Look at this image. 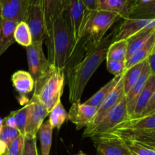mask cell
Masks as SVG:
<instances>
[{"mask_svg": "<svg viewBox=\"0 0 155 155\" xmlns=\"http://www.w3.org/2000/svg\"><path fill=\"white\" fill-rule=\"evenodd\" d=\"M111 43L108 37H104L99 44L86 51L84 56L72 67L65 70V77L69 89V101L74 103L80 101L88 82L106 59L107 51Z\"/></svg>", "mask_w": 155, "mask_h": 155, "instance_id": "1", "label": "cell"}, {"mask_svg": "<svg viewBox=\"0 0 155 155\" xmlns=\"http://www.w3.org/2000/svg\"><path fill=\"white\" fill-rule=\"evenodd\" d=\"M48 60L51 65L65 71L74 54V40L64 15L53 24L51 31L45 37Z\"/></svg>", "mask_w": 155, "mask_h": 155, "instance_id": "2", "label": "cell"}, {"mask_svg": "<svg viewBox=\"0 0 155 155\" xmlns=\"http://www.w3.org/2000/svg\"><path fill=\"white\" fill-rule=\"evenodd\" d=\"M120 19H122L120 15L114 12L87 10L83 23L81 39L73 57L79 48L86 51L99 44L104 38L107 30Z\"/></svg>", "mask_w": 155, "mask_h": 155, "instance_id": "3", "label": "cell"}, {"mask_svg": "<svg viewBox=\"0 0 155 155\" xmlns=\"http://www.w3.org/2000/svg\"><path fill=\"white\" fill-rule=\"evenodd\" d=\"M65 83V71L51 65L46 74L34 83L33 97L40 101L49 112L61 101Z\"/></svg>", "mask_w": 155, "mask_h": 155, "instance_id": "4", "label": "cell"}, {"mask_svg": "<svg viewBox=\"0 0 155 155\" xmlns=\"http://www.w3.org/2000/svg\"><path fill=\"white\" fill-rule=\"evenodd\" d=\"M129 119L126 97L110 110L108 114L101 120V122L89 131H84L83 137L92 138L101 136L114 129L119 124Z\"/></svg>", "mask_w": 155, "mask_h": 155, "instance_id": "5", "label": "cell"}, {"mask_svg": "<svg viewBox=\"0 0 155 155\" xmlns=\"http://www.w3.org/2000/svg\"><path fill=\"white\" fill-rule=\"evenodd\" d=\"M64 16L68 21V25H69L70 30L72 34L74 45V54L77 45H79L81 39L83 23H84L85 16H86L87 9L83 0H64Z\"/></svg>", "mask_w": 155, "mask_h": 155, "instance_id": "6", "label": "cell"}, {"mask_svg": "<svg viewBox=\"0 0 155 155\" xmlns=\"http://www.w3.org/2000/svg\"><path fill=\"white\" fill-rule=\"evenodd\" d=\"M41 42H33L27 47V57L29 73L34 80V83L43 77L49 71L51 64L45 57Z\"/></svg>", "mask_w": 155, "mask_h": 155, "instance_id": "7", "label": "cell"}, {"mask_svg": "<svg viewBox=\"0 0 155 155\" xmlns=\"http://www.w3.org/2000/svg\"><path fill=\"white\" fill-rule=\"evenodd\" d=\"M91 139L101 155H133L125 142L114 135L106 133Z\"/></svg>", "mask_w": 155, "mask_h": 155, "instance_id": "8", "label": "cell"}, {"mask_svg": "<svg viewBox=\"0 0 155 155\" xmlns=\"http://www.w3.org/2000/svg\"><path fill=\"white\" fill-rule=\"evenodd\" d=\"M29 102L30 104V108L24 137L36 138L41 125L44 123L46 117L49 115V112L46 107L34 97H32Z\"/></svg>", "mask_w": 155, "mask_h": 155, "instance_id": "9", "label": "cell"}, {"mask_svg": "<svg viewBox=\"0 0 155 155\" xmlns=\"http://www.w3.org/2000/svg\"><path fill=\"white\" fill-rule=\"evenodd\" d=\"M124 96H125V93H124V76H123L121 80H120L116 87L112 91L111 93L106 98V99L103 101L102 104L99 106L94 118L89 123V125L85 128L84 131H89V130L94 128L95 126L98 125L101 122V120L110 112V110L114 107H115L121 101V99Z\"/></svg>", "mask_w": 155, "mask_h": 155, "instance_id": "10", "label": "cell"}, {"mask_svg": "<svg viewBox=\"0 0 155 155\" xmlns=\"http://www.w3.org/2000/svg\"><path fill=\"white\" fill-rule=\"evenodd\" d=\"M97 110L98 107L77 101L71 104V109L68 112V120L75 124L77 130H80L86 128L89 125L95 117Z\"/></svg>", "mask_w": 155, "mask_h": 155, "instance_id": "11", "label": "cell"}, {"mask_svg": "<svg viewBox=\"0 0 155 155\" xmlns=\"http://www.w3.org/2000/svg\"><path fill=\"white\" fill-rule=\"evenodd\" d=\"M28 8L26 0H0V18L18 23L25 21Z\"/></svg>", "mask_w": 155, "mask_h": 155, "instance_id": "12", "label": "cell"}, {"mask_svg": "<svg viewBox=\"0 0 155 155\" xmlns=\"http://www.w3.org/2000/svg\"><path fill=\"white\" fill-rule=\"evenodd\" d=\"M25 22L31 32L33 42H43L46 36L45 21L41 6H30Z\"/></svg>", "mask_w": 155, "mask_h": 155, "instance_id": "13", "label": "cell"}, {"mask_svg": "<svg viewBox=\"0 0 155 155\" xmlns=\"http://www.w3.org/2000/svg\"><path fill=\"white\" fill-rule=\"evenodd\" d=\"M40 6L43 13L47 36L51 33L53 24L56 20L64 15V0H42Z\"/></svg>", "mask_w": 155, "mask_h": 155, "instance_id": "14", "label": "cell"}, {"mask_svg": "<svg viewBox=\"0 0 155 155\" xmlns=\"http://www.w3.org/2000/svg\"><path fill=\"white\" fill-rule=\"evenodd\" d=\"M154 19H136L126 18L120 26L113 41L127 40L139 32L148 27Z\"/></svg>", "mask_w": 155, "mask_h": 155, "instance_id": "15", "label": "cell"}, {"mask_svg": "<svg viewBox=\"0 0 155 155\" xmlns=\"http://www.w3.org/2000/svg\"><path fill=\"white\" fill-rule=\"evenodd\" d=\"M151 74V71H150L149 65H148L147 60H145V62H144L143 68H142V73H141L139 80L136 82V84L134 85V86L132 88L131 90L128 92V94L125 95L129 118L133 115L138 98H139L142 91L143 90L144 87H145V84H146Z\"/></svg>", "mask_w": 155, "mask_h": 155, "instance_id": "16", "label": "cell"}, {"mask_svg": "<svg viewBox=\"0 0 155 155\" xmlns=\"http://www.w3.org/2000/svg\"><path fill=\"white\" fill-rule=\"evenodd\" d=\"M155 130V114L141 117L136 119H128L113 129L114 131H150Z\"/></svg>", "mask_w": 155, "mask_h": 155, "instance_id": "17", "label": "cell"}, {"mask_svg": "<svg viewBox=\"0 0 155 155\" xmlns=\"http://www.w3.org/2000/svg\"><path fill=\"white\" fill-rule=\"evenodd\" d=\"M107 133L114 135L120 139L133 141L148 148H155V130L139 132L114 131Z\"/></svg>", "mask_w": 155, "mask_h": 155, "instance_id": "18", "label": "cell"}, {"mask_svg": "<svg viewBox=\"0 0 155 155\" xmlns=\"http://www.w3.org/2000/svg\"><path fill=\"white\" fill-rule=\"evenodd\" d=\"M155 31V19L152 21L149 26L142 31L139 32L136 35L127 39V52L126 57V61L136 52L140 48H142L144 44L148 40L153 33Z\"/></svg>", "mask_w": 155, "mask_h": 155, "instance_id": "19", "label": "cell"}, {"mask_svg": "<svg viewBox=\"0 0 155 155\" xmlns=\"http://www.w3.org/2000/svg\"><path fill=\"white\" fill-rule=\"evenodd\" d=\"M127 18L155 19V0L147 3L139 0H132Z\"/></svg>", "mask_w": 155, "mask_h": 155, "instance_id": "20", "label": "cell"}, {"mask_svg": "<svg viewBox=\"0 0 155 155\" xmlns=\"http://www.w3.org/2000/svg\"><path fill=\"white\" fill-rule=\"evenodd\" d=\"M155 90V75L151 74L136 102L133 115L129 119L140 117Z\"/></svg>", "mask_w": 155, "mask_h": 155, "instance_id": "21", "label": "cell"}, {"mask_svg": "<svg viewBox=\"0 0 155 155\" xmlns=\"http://www.w3.org/2000/svg\"><path fill=\"white\" fill-rule=\"evenodd\" d=\"M12 82L15 90L22 97L34 89V80L27 71H18L14 73Z\"/></svg>", "mask_w": 155, "mask_h": 155, "instance_id": "22", "label": "cell"}, {"mask_svg": "<svg viewBox=\"0 0 155 155\" xmlns=\"http://www.w3.org/2000/svg\"><path fill=\"white\" fill-rule=\"evenodd\" d=\"M18 22L10 20H2L0 21V57L9 48L11 45L15 42V27Z\"/></svg>", "mask_w": 155, "mask_h": 155, "instance_id": "23", "label": "cell"}, {"mask_svg": "<svg viewBox=\"0 0 155 155\" xmlns=\"http://www.w3.org/2000/svg\"><path fill=\"white\" fill-rule=\"evenodd\" d=\"M98 10L114 12L122 19L127 18L132 0H97Z\"/></svg>", "mask_w": 155, "mask_h": 155, "instance_id": "24", "label": "cell"}, {"mask_svg": "<svg viewBox=\"0 0 155 155\" xmlns=\"http://www.w3.org/2000/svg\"><path fill=\"white\" fill-rule=\"evenodd\" d=\"M124 74H121L120 76H117L114 77V78L112 79L111 80L106 83L103 87H101L99 90L97 92H95L89 99L85 101V104H88V105L94 106V107H99V106L102 104L103 101L106 99L107 96L111 93L112 91L114 90L117 83H119L120 80H121L122 77L124 76Z\"/></svg>", "mask_w": 155, "mask_h": 155, "instance_id": "25", "label": "cell"}, {"mask_svg": "<svg viewBox=\"0 0 155 155\" xmlns=\"http://www.w3.org/2000/svg\"><path fill=\"white\" fill-rule=\"evenodd\" d=\"M155 42V31L151 35V37L148 39V40L144 44L142 48H139L135 54H133L128 60L126 61V68L125 70L127 71L130 68H133L135 65L138 64L139 63L145 61L147 60L148 56L152 52L153 48Z\"/></svg>", "mask_w": 155, "mask_h": 155, "instance_id": "26", "label": "cell"}, {"mask_svg": "<svg viewBox=\"0 0 155 155\" xmlns=\"http://www.w3.org/2000/svg\"><path fill=\"white\" fill-rule=\"evenodd\" d=\"M52 132L53 128L51 127L48 120L44 122L38 131L42 155L50 154L52 142Z\"/></svg>", "mask_w": 155, "mask_h": 155, "instance_id": "27", "label": "cell"}, {"mask_svg": "<svg viewBox=\"0 0 155 155\" xmlns=\"http://www.w3.org/2000/svg\"><path fill=\"white\" fill-rule=\"evenodd\" d=\"M127 40L113 41L109 45L107 51L106 60L125 61L127 57Z\"/></svg>", "mask_w": 155, "mask_h": 155, "instance_id": "28", "label": "cell"}, {"mask_svg": "<svg viewBox=\"0 0 155 155\" xmlns=\"http://www.w3.org/2000/svg\"><path fill=\"white\" fill-rule=\"evenodd\" d=\"M144 62L145 61L135 65L133 68L126 71L125 73H124V89L125 95L128 94V92L131 90L132 88L134 86V85L136 84V82L139 80L141 73H142V68H143Z\"/></svg>", "mask_w": 155, "mask_h": 155, "instance_id": "29", "label": "cell"}, {"mask_svg": "<svg viewBox=\"0 0 155 155\" xmlns=\"http://www.w3.org/2000/svg\"><path fill=\"white\" fill-rule=\"evenodd\" d=\"M67 120H68V113L64 107L61 101H60L50 111L48 122L53 129L60 130Z\"/></svg>", "mask_w": 155, "mask_h": 155, "instance_id": "30", "label": "cell"}, {"mask_svg": "<svg viewBox=\"0 0 155 155\" xmlns=\"http://www.w3.org/2000/svg\"><path fill=\"white\" fill-rule=\"evenodd\" d=\"M14 36L15 42L25 48L30 46L33 42L31 32L25 21H21L17 24Z\"/></svg>", "mask_w": 155, "mask_h": 155, "instance_id": "31", "label": "cell"}, {"mask_svg": "<svg viewBox=\"0 0 155 155\" xmlns=\"http://www.w3.org/2000/svg\"><path fill=\"white\" fill-rule=\"evenodd\" d=\"M30 102H27V104L22 108L19 110H14L11 112V114L15 118V123H16V127L20 132L21 135L24 136L25 134V128L27 125V118H28L29 111H30Z\"/></svg>", "mask_w": 155, "mask_h": 155, "instance_id": "32", "label": "cell"}, {"mask_svg": "<svg viewBox=\"0 0 155 155\" xmlns=\"http://www.w3.org/2000/svg\"><path fill=\"white\" fill-rule=\"evenodd\" d=\"M25 137L22 135L12 141L7 147L5 153L3 155H23L24 150Z\"/></svg>", "mask_w": 155, "mask_h": 155, "instance_id": "33", "label": "cell"}, {"mask_svg": "<svg viewBox=\"0 0 155 155\" xmlns=\"http://www.w3.org/2000/svg\"><path fill=\"white\" fill-rule=\"evenodd\" d=\"M121 139L125 142L129 149L135 155H155V151L151 148H148L145 145H142L141 144L137 143V142H133V141L123 139Z\"/></svg>", "mask_w": 155, "mask_h": 155, "instance_id": "34", "label": "cell"}, {"mask_svg": "<svg viewBox=\"0 0 155 155\" xmlns=\"http://www.w3.org/2000/svg\"><path fill=\"white\" fill-rule=\"evenodd\" d=\"M21 136V133L16 128H10V127L3 126V128L0 133V140L4 142L7 145H8L12 141L16 138Z\"/></svg>", "mask_w": 155, "mask_h": 155, "instance_id": "35", "label": "cell"}, {"mask_svg": "<svg viewBox=\"0 0 155 155\" xmlns=\"http://www.w3.org/2000/svg\"><path fill=\"white\" fill-rule=\"evenodd\" d=\"M107 61V69L114 77L120 76L124 74L126 71V61H115V60H106Z\"/></svg>", "mask_w": 155, "mask_h": 155, "instance_id": "36", "label": "cell"}, {"mask_svg": "<svg viewBox=\"0 0 155 155\" xmlns=\"http://www.w3.org/2000/svg\"><path fill=\"white\" fill-rule=\"evenodd\" d=\"M23 155H39L36 145V138L25 137Z\"/></svg>", "mask_w": 155, "mask_h": 155, "instance_id": "37", "label": "cell"}, {"mask_svg": "<svg viewBox=\"0 0 155 155\" xmlns=\"http://www.w3.org/2000/svg\"><path fill=\"white\" fill-rule=\"evenodd\" d=\"M153 114H155V90L152 96H151V99H150L149 102H148V105L146 106L145 110L143 111L142 114L141 115V117L148 116V115Z\"/></svg>", "mask_w": 155, "mask_h": 155, "instance_id": "38", "label": "cell"}, {"mask_svg": "<svg viewBox=\"0 0 155 155\" xmlns=\"http://www.w3.org/2000/svg\"><path fill=\"white\" fill-rule=\"evenodd\" d=\"M3 125L5 126V127H10V128L17 129L15 118L11 114H9L8 116H7L6 117H5V119H3Z\"/></svg>", "mask_w": 155, "mask_h": 155, "instance_id": "39", "label": "cell"}, {"mask_svg": "<svg viewBox=\"0 0 155 155\" xmlns=\"http://www.w3.org/2000/svg\"><path fill=\"white\" fill-rule=\"evenodd\" d=\"M85 6L88 11L98 10V3L97 0H83Z\"/></svg>", "mask_w": 155, "mask_h": 155, "instance_id": "40", "label": "cell"}, {"mask_svg": "<svg viewBox=\"0 0 155 155\" xmlns=\"http://www.w3.org/2000/svg\"><path fill=\"white\" fill-rule=\"evenodd\" d=\"M147 61H148V65H149L151 74H154L155 75V52L151 53V54L147 58Z\"/></svg>", "mask_w": 155, "mask_h": 155, "instance_id": "41", "label": "cell"}, {"mask_svg": "<svg viewBox=\"0 0 155 155\" xmlns=\"http://www.w3.org/2000/svg\"><path fill=\"white\" fill-rule=\"evenodd\" d=\"M28 4L29 7L30 6H39L41 5V1L42 0H26Z\"/></svg>", "mask_w": 155, "mask_h": 155, "instance_id": "42", "label": "cell"}, {"mask_svg": "<svg viewBox=\"0 0 155 155\" xmlns=\"http://www.w3.org/2000/svg\"><path fill=\"white\" fill-rule=\"evenodd\" d=\"M7 147L8 145L4 142L0 140V155H3L5 153L6 150H7Z\"/></svg>", "mask_w": 155, "mask_h": 155, "instance_id": "43", "label": "cell"}, {"mask_svg": "<svg viewBox=\"0 0 155 155\" xmlns=\"http://www.w3.org/2000/svg\"><path fill=\"white\" fill-rule=\"evenodd\" d=\"M3 126H4V125H3V119H2V118L0 117V133H1L2 130Z\"/></svg>", "mask_w": 155, "mask_h": 155, "instance_id": "44", "label": "cell"}, {"mask_svg": "<svg viewBox=\"0 0 155 155\" xmlns=\"http://www.w3.org/2000/svg\"><path fill=\"white\" fill-rule=\"evenodd\" d=\"M140 2H144V3H147V2H149L152 1V0H139Z\"/></svg>", "mask_w": 155, "mask_h": 155, "instance_id": "45", "label": "cell"}, {"mask_svg": "<svg viewBox=\"0 0 155 155\" xmlns=\"http://www.w3.org/2000/svg\"><path fill=\"white\" fill-rule=\"evenodd\" d=\"M74 155H86V154H84V153H83V152H81V151H80V153H79V154H74Z\"/></svg>", "mask_w": 155, "mask_h": 155, "instance_id": "46", "label": "cell"}, {"mask_svg": "<svg viewBox=\"0 0 155 155\" xmlns=\"http://www.w3.org/2000/svg\"><path fill=\"white\" fill-rule=\"evenodd\" d=\"M152 52H155V42L154 45V48H153V50H152Z\"/></svg>", "mask_w": 155, "mask_h": 155, "instance_id": "47", "label": "cell"}, {"mask_svg": "<svg viewBox=\"0 0 155 155\" xmlns=\"http://www.w3.org/2000/svg\"><path fill=\"white\" fill-rule=\"evenodd\" d=\"M151 148V149H153L154 151H155V148Z\"/></svg>", "mask_w": 155, "mask_h": 155, "instance_id": "48", "label": "cell"}, {"mask_svg": "<svg viewBox=\"0 0 155 155\" xmlns=\"http://www.w3.org/2000/svg\"><path fill=\"white\" fill-rule=\"evenodd\" d=\"M97 155H101L100 154H98V153H97Z\"/></svg>", "mask_w": 155, "mask_h": 155, "instance_id": "49", "label": "cell"}, {"mask_svg": "<svg viewBox=\"0 0 155 155\" xmlns=\"http://www.w3.org/2000/svg\"><path fill=\"white\" fill-rule=\"evenodd\" d=\"M0 21H1V18H0Z\"/></svg>", "mask_w": 155, "mask_h": 155, "instance_id": "50", "label": "cell"}, {"mask_svg": "<svg viewBox=\"0 0 155 155\" xmlns=\"http://www.w3.org/2000/svg\"><path fill=\"white\" fill-rule=\"evenodd\" d=\"M133 155H135V154H133Z\"/></svg>", "mask_w": 155, "mask_h": 155, "instance_id": "51", "label": "cell"}]
</instances>
